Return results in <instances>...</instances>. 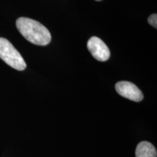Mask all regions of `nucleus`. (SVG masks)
<instances>
[{"mask_svg":"<svg viewBox=\"0 0 157 157\" xmlns=\"http://www.w3.org/2000/svg\"><path fill=\"white\" fill-rule=\"evenodd\" d=\"M16 26L21 35L32 44L45 46L51 42L50 31L38 21L21 17L17 19Z\"/></svg>","mask_w":157,"mask_h":157,"instance_id":"obj_1","label":"nucleus"},{"mask_svg":"<svg viewBox=\"0 0 157 157\" xmlns=\"http://www.w3.org/2000/svg\"><path fill=\"white\" fill-rule=\"evenodd\" d=\"M0 58L7 65L17 71L26 68L24 59L7 39L0 37Z\"/></svg>","mask_w":157,"mask_h":157,"instance_id":"obj_2","label":"nucleus"},{"mask_svg":"<svg viewBox=\"0 0 157 157\" xmlns=\"http://www.w3.org/2000/svg\"><path fill=\"white\" fill-rule=\"evenodd\" d=\"M87 48L92 56L98 61H106L111 56L107 45L98 37L93 36L88 40Z\"/></svg>","mask_w":157,"mask_h":157,"instance_id":"obj_3","label":"nucleus"},{"mask_svg":"<svg viewBox=\"0 0 157 157\" xmlns=\"http://www.w3.org/2000/svg\"><path fill=\"white\" fill-rule=\"evenodd\" d=\"M115 89L118 94L130 101L140 102L143 101V94L141 90L130 82L121 81L116 84Z\"/></svg>","mask_w":157,"mask_h":157,"instance_id":"obj_4","label":"nucleus"},{"mask_svg":"<svg viewBox=\"0 0 157 157\" xmlns=\"http://www.w3.org/2000/svg\"><path fill=\"white\" fill-rule=\"evenodd\" d=\"M136 157H156L157 151L154 145L148 141H142L137 146Z\"/></svg>","mask_w":157,"mask_h":157,"instance_id":"obj_5","label":"nucleus"},{"mask_svg":"<svg viewBox=\"0 0 157 157\" xmlns=\"http://www.w3.org/2000/svg\"><path fill=\"white\" fill-rule=\"evenodd\" d=\"M148 22L151 25L154 27L155 29L157 28V15L156 14H152L151 15L148 17Z\"/></svg>","mask_w":157,"mask_h":157,"instance_id":"obj_6","label":"nucleus"},{"mask_svg":"<svg viewBox=\"0 0 157 157\" xmlns=\"http://www.w3.org/2000/svg\"><path fill=\"white\" fill-rule=\"evenodd\" d=\"M96 1H101V0H96Z\"/></svg>","mask_w":157,"mask_h":157,"instance_id":"obj_7","label":"nucleus"}]
</instances>
